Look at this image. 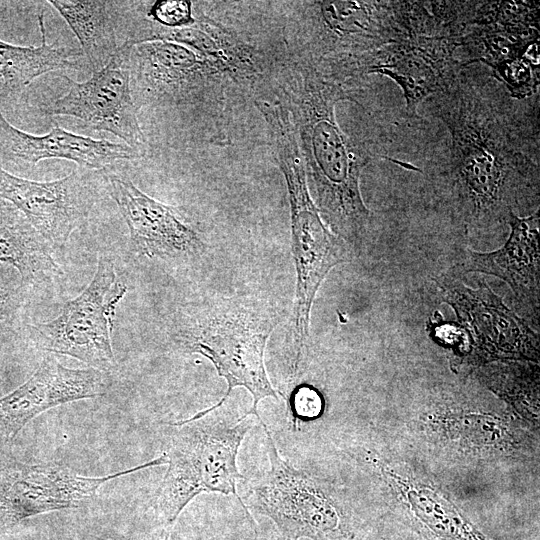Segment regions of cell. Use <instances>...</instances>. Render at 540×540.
<instances>
[{
  "label": "cell",
  "mask_w": 540,
  "mask_h": 540,
  "mask_svg": "<svg viewBox=\"0 0 540 540\" xmlns=\"http://www.w3.org/2000/svg\"><path fill=\"white\" fill-rule=\"evenodd\" d=\"M421 105L445 127L430 172L436 198L469 234L539 205V94L513 98L474 64Z\"/></svg>",
  "instance_id": "6da1fadb"
},
{
  "label": "cell",
  "mask_w": 540,
  "mask_h": 540,
  "mask_svg": "<svg viewBox=\"0 0 540 540\" xmlns=\"http://www.w3.org/2000/svg\"><path fill=\"white\" fill-rule=\"evenodd\" d=\"M356 85L360 86L318 60L298 68L283 90L293 110L317 209L334 234L359 244L371 222L359 186L370 155L341 130L335 116L337 102L353 100Z\"/></svg>",
  "instance_id": "7a4b0ae2"
},
{
  "label": "cell",
  "mask_w": 540,
  "mask_h": 540,
  "mask_svg": "<svg viewBox=\"0 0 540 540\" xmlns=\"http://www.w3.org/2000/svg\"><path fill=\"white\" fill-rule=\"evenodd\" d=\"M251 417L246 413L233 417L219 406L167 422L171 427L164 452L168 468L153 500L155 514L164 526H172L201 493L233 495L246 510L237 493V483L244 480L237 456L253 425Z\"/></svg>",
  "instance_id": "3957f363"
},
{
  "label": "cell",
  "mask_w": 540,
  "mask_h": 540,
  "mask_svg": "<svg viewBox=\"0 0 540 540\" xmlns=\"http://www.w3.org/2000/svg\"><path fill=\"white\" fill-rule=\"evenodd\" d=\"M271 131L291 208L292 250L297 274L295 297L294 372L308 336L315 295L331 268L349 260L345 241L325 224L313 203L293 123L281 104L260 108Z\"/></svg>",
  "instance_id": "277c9868"
},
{
  "label": "cell",
  "mask_w": 540,
  "mask_h": 540,
  "mask_svg": "<svg viewBox=\"0 0 540 540\" xmlns=\"http://www.w3.org/2000/svg\"><path fill=\"white\" fill-rule=\"evenodd\" d=\"M278 317L254 301L226 299L186 322L178 339L190 353L211 361L225 379L227 391L207 410L225 403L235 387L245 388L252 396L247 415L261 418L258 405L266 397L278 399L265 368V348Z\"/></svg>",
  "instance_id": "5b68a950"
},
{
  "label": "cell",
  "mask_w": 540,
  "mask_h": 540,
  "mask_svg": "<svg viewBox=\"0 0 540 540\" xmlns=\"http://www.w3.org/2000/svg\"><path fill=\"white\" fill-rule=\"evenodd\" d=\"M259 422L265 433L269 469L251 487L247 511L249 507L269 518L282 540H352L355 523L303 470L281 457L269 428L261 418Z\"/></svg>",
  "instance_id": "8992f818"
},
{
  "label": "cell",
  "mask_w": 540,
  "mask_h": 540,
  "mask_svg": "<svg viewBox=\"0 0 540 540\" xmlns=\"http://www.w3.org/2000/svg\"><path fill=\"white\" fill-rule=\"evenodd\" d=\"M126 292L113 261L101 255L86 288L67 301L56 318L31 325V336L44 351L73 357L108 373L116 367L111 334L116 308Z\"/></svg>",
  "instance_id": "52a82bcc"
},
{
  "label": "cell",
  "mask_w": 540,
  "mask_h": 540,
  "mask_svg": "<svg viewBox=\"0 0 540 540\" xmlns=\"http://www.w3.org/2000/svg\"><path fill=\"white\" fill-rule=\"evenodd\" d=\"M125 45L99 71L83 82L63 75L69 84L67 92L44 104L46 116H69L86 127L106 131L142 152L145 137L137 119V104L133 96L131 52Z\"/></svg>",
  "instance_id": "ba28073f"
},
{
  "label": "cell",
  "mask_w": 540,
  "mask_h": 540,
  "mask_svg": "<svg viewBox=\"0 0 540 540\" xmlns=\"http://www.w3.org/2000/svg\"><path fill=\"white\" fill-rule=\"evenodd\" d=\"M167 463L163 453L138 466L105 476H82L58 464L20 466L0 473V533L43 513L79 507L105 483Z\"/></svg>",
  "instance_id": "9c48e42d"
},
{
  "label": "cell",
  "mask_w": 540,
  "mask_h": 540,
  "mask_svg": "<svg viewBox=\"0 0 540 540\" xmlns=\"http://www.w3.org/2000/svg\"><path fill=\"white\" fill-rule=\"evenodd\" d=\"M460 39L447 34L416 35L378 50L366 69L399 85L410 116L429 97L443 91L464 67Z\"/></svg>",
  "instance_id": "30bf717a"
},
{
  "label": "cell",
  "mask_w": 540,
  "mask_h": 540,
  "mask_svg": "<svg viewBox=\"0 0 540 540\" xmlns=\"http://www.w3.org/2000/svg\"><path fill=\"white\" fill-rule=\"evenodd\" d=\"M0 198L15 206L51 248L67 243L94 204L93 190L76 168L49 182L25 179L0 168Z\"/></svg>",
  "instance_id": "8fae6325"
},
{
  "label": "cell",
  "mask_w": 540,
  "mask_h": 540,
  "mask_svg": "<svg viewBox=\"0 0 540 540\" xmlns=\"http://www.w3.org/2000/svg\"><path fill=\"white\" fill-rule=\"evenodd\" d=\"M107 372L72 369L46 356L22 385L0 398V441L13 439L41 413L57 406L103 396L108 389Z\"/></svg>",
  "instance_id": "7c38bea8"
},
{
  "label": "cell",
  "mask_w": 540,
  "mask_h": 540,
  "mask_svg": "<svg viewBox=\"0 0 540 540\" xmlns=\"http://www.w3.org/2000/svg\"><path fill=\"white\" fill-rule=\"evenodd\" d=\"M104 177L128 226L133 252L149 258H181L201 252L203 242L174 207L148 196L126 177L112 173Z\"/></svg>",
  "instance_id": "4fadbf2b"
},
{
  "label": "cell",
  "mask_w": 540,
  "mask_h": 540,
  "mask_svg": "<svg viewBox=\"0 0 540 540\" xmlns=\"http://www.w3.org/2000/svg\"><path fill=\"white\" fill-rule=\"evenodd\" d=\"M460 42L464 66L481 63L494 72L539 45V4L478 1Z\"/></svg>",
  "instance_id": "5bb4252c"
},
{
  "label": "cell",
  "mask_w": 540,
  "mask_h": 540,
  "mask_svg": "<svg viewBox=\"0 0 540 540\" xmlns=\"http://www.w3.org/2000/svg\"><path fill=\"white\" fill-rule=\"evenodd\" d=\"M441 295L455 312L465 339L484 351L525 350L537 338L523 319L485 283L469 288L453 278L438 281Z\"/></svg>",
  "instance_id": "9a60e30c"
},
{
  "label": "cell",
  "mask_w": 540,
  "mask_h": 540,
  "mask_svg": "<svg viewBox=\"0 0 540 540\" xmlns=\"http://www.w3.org/2000/svg\"><path fill=\"white\" fill-rule=\"evenodd\" d=\"M506 224L511 232L503 247L489 253L467 250L458 268L464 273L480 272L502 279L537 325L540 297L539 208L524 217L512 212Z\"/></svg>",
  "instance_id": "2e32d148"
},
{
  "label": "cell",
  "mask_w": 540,
  "mask_h": 540,
  "mask_svg": "<svg viewBox=\"0 0 540 540\" xmlns=\"http://www.w3.org/2000/svg\"><path fill=\"white\" fill-rule=\"evenodd\" d=\"M0 154L35 165L46 159H66L90 170H102L118 160H134L142 152L125 143L75 134L54 123L44 135H33L10 124L0 112Z\"/></svg>",
  "instance_id": "e0dca14e"
},
{
  "label": "cell",
  "mask_w": 540,
  "mask_h": 540,
  "mask_svg": "<svg viewBox=\"0 0 540 540\" xmlns=\"http://www.w3.org/2000/svg\"><path fill=\"white\" fill-rule=\"evenodd\" d=\"M48 3L75 34L92 72L101 70L123 47L119 33H124L121 27L126 26L129 2L49 0Z\"/></svg>",
  "instance_id": "ac0fdd59"
},
{
  "label": "cell",
  "mask_w": 540,
  "mask_h": 540,
  "mask_svg": "<svg viewBox=\"0 0 540 540\" xmlns=\"http://www.w3.org/2000/svg\"><path fill=\"white\" fill-rule=\"evenodd\" d=\"M51 250L25 216L0 198V261L17 269L26 285L45 286L63 275Z\"/></svg>",
  "instance_id": "d6986e66"
},
{
  "label": "cell",
  "mask_w": 540,
  "mask_h": 540,
  "mask_svg": "<svg viewBox=\"0 0 540 540\" xmlns=\"http://www.w3.org/2000/svg\"><path fill=\"white\" fill-rule=\"evenodd\" d=\"M38 23L41 32L39 46H15L0 40V77L11 92L23 90L46 73L74 68L82 56L77 49L47 43L43 13L38 16Z\"/></svg>",
  "instance_id": "ffe728a7"
},
{
  "label": "cell",
  "mask_w": 540,
  "mask_h": 540,
  "mask_svg": "<svg viewBox=\"0 0 540 540\" xmlns=\"http://www.w3.org/2000/svg\"><path fill=\"white\" fill-rule=\"evenodd\" d=\"M148 16L158 23L173 28H180L193 22L191 2L162 0L150 7Z\"/></svg>",
  "instance_id": "44dd1931"
},
{
  "label": "cell",
  "mask_w": 540,
  "mask_h": 540,
  "mask_svg": "<svg viewBox=\"0 0 540 540\" xmlns=\"http://www.w3.org/2000/svg\"><path fill=\"white\" fill-rule=\"evenodd\" d=\"M294 420L296 416L314 417L321 411V398L312 388L302 386L292 394Z\"/></svg>",
  "instance_id": "7402d4cb"
},
{
  "label": "cell",
  "mask_w": 540,
  "mask_h": 540,
  "mask_svg": "<svg viewBox=\"0 0 540 540\" xmlns=\"http://www.w3.org/2000/svg\"><path fill=\"white\" fill-rule=\"evenodd\" d=\"M16 304L10 292L0 285V338L11 326Z\"/></svg>",
  "instance_id": "603a6c76"
},
{
  "label": "cell",
  "mask_w": 540,
  "mask_h": 540,
  "mask_svg": "<svg viewBox=\"0 0 540 540\" xmlns=\"http://www.w3.org/2000/svg\"><path fill=\"white\" fill-rule=\"evenodd\" d=\"M96 540H112L104 537H97ZM270 540H277V539H270Z\"/></svg>",
  "instance_id": "cb8c5ba5"
}]
</instances>
